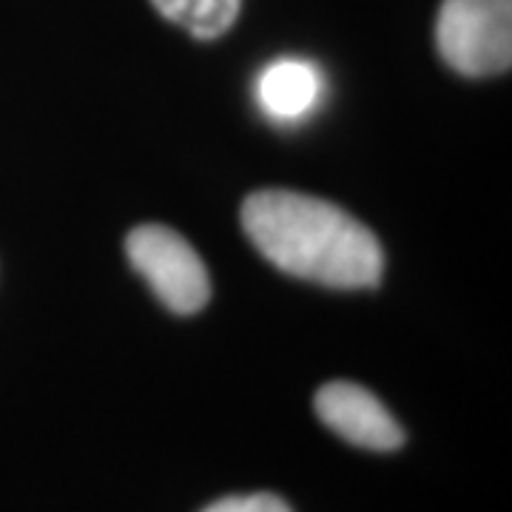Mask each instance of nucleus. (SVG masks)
<instances>
[{
	"label": "nucleus",
	"instance_id": "1",
	"mask_svg": "<svg viewBox=\"0 0 512 512\" xmlns=\"http://www.w3.org/2000/svg\"><path fill=\"white\" fill-rule=\"evenodd\" d=\"M242 228L282 274L328 288H373L384 271L379 239L333 202L265 188L242 202Z\"/></svg>",
	"mask_w": 512,
	"mask_h": 512
},
{
	"label": "nucleus",
	"instance_id": "2",
	"mask_svg": "<svg viewBox=\"0 0 512 512\" xmlns=\"http://www.w3.org/2000/svg\"><path fill=\"white\" fill-rule=\"evenodd\" d=\"M444 63L464 77H490L512 66V0H444L436 18Z\"/></svg>",
	"mask_w": 512,
	"mask_h": 512
},
{
	"label": "nucleus",
	"instance_id": "3",
	"mask_svg": "<svg viewBox=\"0 0 512 512\" xmlns=\"http://www.w3.org/2000/svg\"><path fill=\"white\" fill-rule=\"evenodd\" d=\"M126 254L168 311L188 316L208 305V271L183 234L165 225H140L128 234Z\"/></svg>",
	"mask_w": 512,
	"mask_h": 512
},
{
	"label": "nucleus",
	"instance_id": "4",
	"mask_svg": "<svg viewBox=\"0 0 512 512\" xmlns=\"http://www.w3.org/2000/svg\"><path fill=\"white\" fill-rule=\"evenodd\" d=\"M313 410L339 439L356 447L390 453L404 444V430L370 390L353 382H330L316 390Z\"/></svg>",
	"mask_w": 512,
	"mask_h": 512
},
{
	"label": "nucleus",
	"instance_id": "5",
	"mask_svg": "<svg viewBox=\"0 0 512 512\" xmlns=\"http://www.w3.org/2000/svg\"><path fill=\"white\" fill-rule=\"evenodd\" d=\"M322 72L299 57L274 60L256 80V103L276 123H299L322 100Z\"/></svg>",
	"mask_w": 512,
	"mask_h": 512
},
{
	"label": "nucleus",
	"instance_id": "6",
	"mask_svg": "<svg viewBox=\"0 0 512 512\" xmlns=\"http://www.w3.org/2000/svg\"><path fill=\"white\" fill-rule=\"evenodd\" d=\"M154 9L197 40L225 35L239 18L242 0H151Z\"/></svg>",
	"mask_w": 512,
	"mask_h": 512
},
{
	"label": "nucleus",
	"instance_id": "7",
	"mask_svg": "<svg viewBox=\"0 0 512 512\" xmlns=\"http://www.w3.org/2000/svg\"><path fill=\"white\" fill-rule=\"evenodd\" d=\"M202 512H293L279 495L271 493H254V495H231L214 501L211 507Z\"/></svg>",
	"mask_w": 512,
	"mask_h": 512
}]
</instances>
